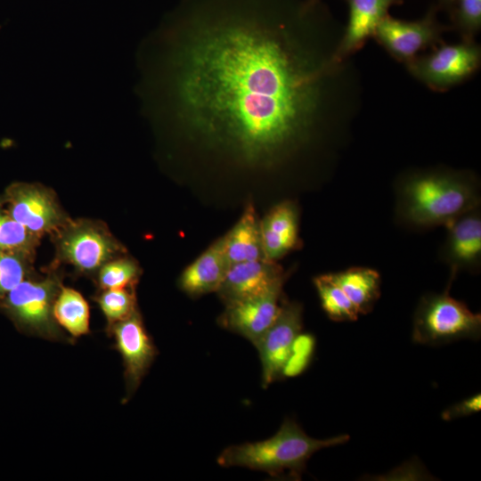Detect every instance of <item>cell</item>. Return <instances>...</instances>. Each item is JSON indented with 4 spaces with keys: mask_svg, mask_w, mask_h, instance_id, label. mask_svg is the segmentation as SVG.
<instances>
[{
    "mask_svg": "<svg viewBox=\"0 0 481 481\" xmlns=\"http://www.w3.org/2000/svg\"><path fill=\"white\" fill-rule=\"evenodd\" d=\"M330 276L354 304L359 314L372 310L380 295V276L376 270L351 267L330 273Z\"/></svg>",
    "mask_w": 481,
    "mask_h": 481,
    "instance_id": "19",
    "label": "cell"
},
{
    "mask_svg": "<svg viewBox=\"0 0 481 481\" xmlns=\"http://www.w3.org/2000/svg\"><path fill=\"white\" fill-rule=\"evenodd\" d=\"M61 286V277L52 270L44 277L24 280L0 304L23 332L51 341H69L53 314Z\"/></svg>",
    "mask_w": 481,
    "mask_h": 481,
    "instance_id": "4",
    "label": "cell"
},
{
    "mask_svg": "<svg viewBox=\"0 0 481 481\" xmlns=\"http://www.w3.org/2000/svg\"><path fill=\"white\" fill-rule=\"evenodd\" d=\"M154 39L144 81L151 111L246 165L278 163L307 142L337 68L256 14L175 21Z\"/></svg>",
    "mask_w": 481,
    "mask_h": 481,
    "instance_id": "1",
    "label": "cell"
},
{
    "mask_svg": "<svg viewBox=\"0 0 481 481\" xmlns=\"http://www.w3.org/2000/svg\"><path fill=\"white\" fill-rule=\"evenodd\" d=\"M450 285L444 293L421 298L413 318L415 343L436 345L463 338L479 339L480 314L472 313L463 302L452 298Z\"/></svg>",
    "mask_w": 481,
    "mask_h": 481,
    "instance_id": "5",
    "label": "cell"
},
{
    "mask_svg": "<svg viewBox=\"0 0 481 481\" xmlns=\"http://www.w3.org/2000/svg\"><path fill=\"white\" fill-rule=\"evenodd\" d=\"M445 256L455 272L476 266L481 256V219L476 209L446 226Z\"/></svg>",
    "mask_w": 481,
    "mask_h": 481,
    "instance_id": "17",
    "label": "cell"
},
{
    "mask_svg": "<svg viewBox=\"0 0 481 481\" xmlns=\"http://www.w3.org/2000/svg\"><path fill=\"white\" fill-rule=\"evenodd\" d=\"M477 189L461 175L449 173H421L406 178L398 190L402 219L420 228L448 226L477 208Z\"/></svg>",
    "mask_w": 481,
    "mask_h": 481,
    "instance_id": "2",
    "label": "cell"
},
{
    "mask_svg": "<svg viewBox=\"0 0 481 481\" xmlns=\"http://www.w3.org/2000/svg\"><path fill=\"white\" fill-rule=\"evenodd\" d=\"M107 321V330L138 309L135 288L102 289L95 298Z\"/></svg>",
    "mask_w": 481,
    "mask_h": 481,
    "instance_id": "24",
    "label": "cell"
},
{
    "mask_svg": "<svg viewBox=\"0 0 481 481\" xmlns=\"http://www.w3.org/2000/svg\"><path fill=\"white\" fill-rule=\"evenodd\" d=\"M348 435L327 439L307 436L292 420H286L272 437L253 443H244L225 448L217 463L225 468L244 467L277 477L289 471L299 477L308 459L317 451L339 445L349 440Z\"/></svg>",
    "mask_w": 481,
    "mask_h": 481,
    "instance_id": "3",
    "label": "cell"
},
{
    "mask_svg": "<svg viewBox=\"0 0 481 481\" xmlns=\"http://www.w3.org/2000/svg\"><path fill=\"white\" fill-rule=\"evenodd\" d=\"M285 279L282 267L274 260L241 262L229 266L216 292L228 303L260 294Z\"/></svg>",
    "mask_w": 481,
    "mask_h": 481,
    "instance_id": "13",
    "label": "cell"
},
{
    "mask_svg": "<svg viewBox=\"0 0 481 481\" xmlns=\"http://www.w3.org/2000/svg\"><path fill=\"white\" fill-rule=\"evenodd\" d=\"M440 4L452 12L455 0H439Z\"/></svg>",
    "mask_w": 481,
    "mask_h": 481,
    "instance_id": "30",
    "label": "cell"
},
{
    "mask_svg": "<svg viewBox=\"0 0 481 481\" xmlns=\"http://www.w3.org/2000/svg\"><path fill=\"white\" fill-rule=\"evenodd\" d=\"M229 265L266 259L264 252L260 220L254 206L248 203L234 226L223 236Z\"/></svg>",
    "mask_w": 481,
    "mask_h": 481,
    "instance_id": "18",
    "label": "cell"
},
{
    "mask_svg": "<svg viewBox=\"0 0 481 481\" xmlns=\"http://www.w3.org/2000/svg\"><path fill=\"white\" fill-rule=\"evenodd\" d=\"M320 0H306L299 11L300 13L303 15L306 14Z\"/></svg>",
    "mask_w": 481,
    "mask_h": 481,
    "instance_id": "29",
    "label": "cell"
},
{
    "mask_svg": "<svg viewBox=\"0 0 481 481\" xmlns=\"http://www.w3.org/2000/svg\"><path fill=\"white\" fill-rule=\"evenodd\" d=\"M40 238L31 233L12 217L0 204V250L35 256Z\"/></svg>",
    "mask_w": 481,
    "mask_h": 481,
    "instance_id": "22",
    "label": "cell"
},
{
    "mask_svg": "<svg viewBox=\"0 0 481 481\" xmlns=\"http://www.w3.org/2000/svg\"><path fill=\"white\" fill-rule=\"evenodd\" d=\"M140 274L137 262L123 255L107 262L99 269L97 282L102 290L135 288Z\"/></svg>",
    "mask_w": 481,
    "mask_h": 481,
    "instance_id": "23",
    "label": "cell"
},
{
    "mask_svg": "<svg viewBox=\"0 0 481 481\" xmlns=\"http://www.w3.org/2000/svg\"><path fill=\"white\" fill-rule=\"evenodd\" d=\"M480 48L472 41L443 45L430 54L407 62L410 72L434 90H444L464 81L480 64Z\"/></svg>",
    "mask_w": 481,
    "mask_h": 481,
    "instance_id": "8",
    "label": "cell"
},
{
    "mask_svg": "<svg viewBox=\"0 0 481 481\" xmlns=\"http://www.w3.org/2000/svg\"><path fill=\"white\" fill-rule=\"evenodd\" d=\"M229 266L221 237L183 271L178 285L190 297L216 292Z\"/></svg>",
    "mask_w": 481,
    "mask_h": 481,
    "instance_id": "16",
    "label": "cell"
},
{
    "mask_svg": "<svg viewBox=\"0 0 481 481\" xmlns=\"http://www.w3.org/2000/svg\"><path fill=\"white\" fill-rule=\"evenodd\" d=\"M53 314L57 324L72 338L90 332L89 305L77 290L62 285L54 300Z\"/></svg>",
    "mask_w": 481,
    "mask_h": 481,
    "instance_id": "20",
    "label": "cell"
},
{
    "mask_svg": "<svg viewBox=\"0 0 481 481\" xmlns=\"http://www.w3.org/2000/svg\"><path fill=\"white\" fill-rule=\"evenodd\" d=\"M284 282H277L260 294L225 303L219 324L256 346L280 312Z\"/></svg>",
    "mask_w": 481,
    "mask_h": 481,
    "instance_id": "12",
    "label": "cell"
},
{
    "mask_svg": "<svg viewBox=\"0 0 481 481\" xmlns=\"http://www.w3.org/2000/svg\"><path fill=\"white\" fill-rule=\"evenodd\" d=\"M348 23L345 34L330 55V62L338 66L344 59L359 50L373 37L380 21L388 15L389 8L403 0H347Z\"/></svg>",
    "mask_w": 481,
    "mask_h": 481,
    "instance_id": "14",
    "label": "cell"
},
{
    "mask_svg": "<svg viewBox=\"0 0 481 481\" xmlns=\"http://www.w3.org/2000/svg\"><path fill=\"white\" fill-rule=\"evenodd\" d=\"M452 19L464 41H472L481 27V0H455Z\"/></svg>",
    "mask_w": 481,
    "mask_h": 481,
    "instance_id": "26",
    "label": "cell"
},
{
    "mask_svg": "<svg viewBox=\"0 0 481 481\" xmlns=\"http://www.w3.org/2000/svg\"><path fill=\"white\" fill-rule=\"evenodd\" d=\"M432 8L420 20H402L387 15L378 25L373 37L395 59L406 63L417 54L442 42L444 28Z\"/></svg>",
    "mask_w": 481,
    "mask_h": 481,
    "instance_id": "10",
    "label": "cell"
},
{
    "mask_svg": "<svg viewBox=\"0 0 481 481\" xmlns=\"http://www.w3.org/2000/svg\"><path fill=\"white\" fill-rule=\"evenodd\" d=\"M301 330L302 306L281 299L276 319L255 346L261 360L263 387L282 377L293 343Z\"/></svg>",
    "mask_w": 481,
    "mask_h": 481,
    "instance_id": "11",
    "label": "cell"
},
{
    "mask_svg": "<svg viewBox=\"0 0 481 481\" xmlns=\"http://www.w3.org/2000/svg\"><path fill=\"white\" fill-rule=\"evenodd\" d=\"M115 340L124 365L126 403L140 386L157 355V348L147 332L139 310L107 330Z\"/></svg>",
    "mask_w": 481,
    "mask_h": 481,
    "instance_id": "9",
    "label": "cell"
},
{
    "mask_svg": "<svg viewBox=\"0 0 481 481\" xmlns=\"http://www.w3.org/2000/svg\"><path fill=\"white\" fill-rule=\"evenodd\" d=\"M480 409L481 395L480 394H476L475 395L447 408L443 412L442 418L444 420H452L476 413L479 412Z\"/></svg>",
    "mask_w": 481,
    "mask_h": 481,
    "instance_id": "28",
    "label": "cell"
},
{
    "mask_svg": "<svg viewBox=\"0 0 481 481\" xmlns=\"http://www.w3.org/2000/svg\"><path fill=\"white\" fill-rule=\"evenodd\" d=\"M7 212L31 233L52 236L71 219L60 206L54 192L37 183L12 184L4 196Z\"/></svg>",
    "mask_w": 481,
    "mask_h": 481,
    "instance_id": "7",
    "label": "cell"
},
{
    "mask_svg": "<svg viewBox=\"0 0 481 481\" xmlns=\"http://www.w3.org/2000/svg\"><path fill=\"white\" fill-rule=\"evenodd\" d=\"M313 338L309 335L300 333L297 337L284 366L282 377L297 375L305 369L313 350Z\"/></svg>",
    "mask_w": 481,
    "mask_h": 481,
    "instance_id": "27",
    "label": "cell"
},
{
    "mask_svg": "<svg viewBox=\"0 0 481 481\" xmlns=\"http://www.w3.org/2000/svg\"><path fill=\"white\" fill-rule=\"evenodd\" d=\"M321 305L330 319L335 322H353L359 313L341 288L334 281L330 273L314 279Z\"/></svg>",
    "mask_w": 481,
    "mask_h": 481,
    "instance_id": "21",
    "label": "cell"
},
{
    "mask_svg": "<svg viewBox=\"0 0 481 481\" xmlns=\"http://www.w3.org/2000/svg\"><path fill=\"white\" fill-rule=\"evenodd\" d=\"M262 242L266 259L282 257L298 247V211L289 200L274 207L260 220Z\"/></svg>",
    "mask_w": 481,
    "mask_h": 481,
    "instance_id": "15",
    "label": "cell"
},
{
    "mask_svg": "<svg viewBox=\"0 0 481 481\" xmlns=\"http://www.w3.org/2000/svg\"><path fill=\"white\" fill-rule=\"evenodd\" d=\"M33 257L18 252L0 250V303L24 280L29 278Z\"/></svg>",
    "mask_w": 481,
    "mask_h": 481,
    "instance_id": "25",
    "label": "cell"
},
{
    "mask_svg": "<svg viewBox=\"0 0 481 481\" xmlns=\"http://www.w3.org/2000/svg\"><path fill=\"white\" fill-rule=\"evenodd\" d=\"M53 237L57 260L87 275L97 273L104 264L126 253L125 247L100 221L70 220Z\"/></svg>",
    "mask_w": 481,
    "mask_h": 481,
    "instance_id": "6",
    "label": "cell"
}]
</instances>
